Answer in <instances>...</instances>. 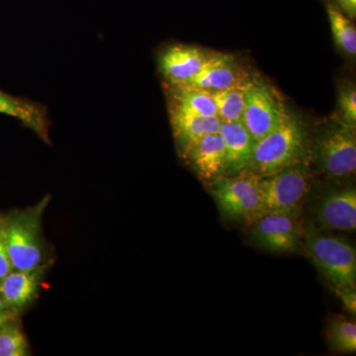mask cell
Returning a JSON list of instances; mask_svg holds the SVG:
<instances>
[{
  "instance_id": "obj_11",
  "label": "cell",
  "mask_w": 356,
  "mask_h": 356,
  "mask_svg": "<svg viewBox=\"0 0 356 356\" xmlns=\"http://www.w3.org/2000/svg\"><path fill=\"white\" fill-rule=\"evenodd\" d=\"M318 229L355 232L356 229V191L355 187L330 192L320 200L316 209Z\"/></svg>"
},
{
  "instance_id": "obj_8",
  "label": "cell",
  "mask_w": 356,
  "mask_h": 356,
  "mask_svg": "<svg viewBox=\"0 0 356 356\" xmlns=\"http://www.w3.org/2000/svg\"><path fill=\"white\" fill-rule=\"evenodd\" d=\"M250 225L252 242L267 252L294 254L303 247V235L297 216L268 213Z\"/></svg>"
},
{
  "instance_id": "obj_7",
  "label": "cell",
  "mask_w": 356,
  "mask_h": 356,
  "mask_svg": "<svg viewBox=\"0 0 356 356\" xmlns=\"http://www.w3.org/2000/svg\"><path fill=\"white\" fill-rule=\"evenodd\" d=\"M287 112L273 88L257 77L250 79L242 123L255 142L277 127Z\"/></svg>"
},
{
  "instance_id": "obj_23",
  "label": "cell",
  "mask_w": 356,
  "mask_h": 356,
  "mask_svg": "<svg viewBox=\"0 0 356 356\" xmlns=\"http://www.w3.org/2000/svg\"><path fill=\"white\" fill-rule=\"evenodd\" d=\"M13 270L7 248L4 214H0V281Z\"/></svg>"
},
{
  "instance_id": "obj_21",
  "label": "cell",
  "mask_w": 356,
  "mask_h": 356,
  "mask_svg": "<svg viewBox=\"0 0 356 356\" xmlns=\"http://www.w3.org/2000/svg\"><path fill=\"white\" fill-rule=\"evenodd\" d=\"M29 343L18 317L7 318L0 325V356L31 355Z\"/></svg>"
},
{
  "instance_id": "obj_6",
  "label": "cell",
  "mask_w": 356,
  "mask_h": 356,
  "mask_svg": "<svg viewBox=\"0 0 356 356\" xmlns=\"http://www.w3.org/2000/svg\"><path fill=\"white\" fill-rule=\"evenodd\" d=\"M315 158L329 177L341 179L356 170L355 128L334 119L321 129L316 138Z\"/></svg>"
},
{
  "instance_id": "obj_26",
  "label": "cell",
  "mask_w": 356,
  "mask_h": 356,
  "mask_svg": "<svg viewBox=\"0 0 356 356\" xmlns=\"http://www.w3.org/2000/svg\"><path fill=\"white\" fill-rule=\"evenodd\" d=\"M16 317V316L13 315V314L9 312L8 309L6 304H4L3 300H2L1 296H0V325L6 321L7 318Z\"/></svg>"
},
{
  "instance_id": "obj_22",
  "label": "cell",
  "mask_w": 356,
  "mask_h": 356,
  "mask_svg": "<svg viewBox=\"0 0 356 356\" xmlns=\"http://www.w3.org/2000/svg\"><path fill=\"white\" fill-rule=\"evenodd\" d=\"M339 116L344 123L355 128L356 126V90L355 84L344 86L339 95Z\"/></svg>"
},
{
  "instance_id": "obj_12",
  "label": "cell",
  "mask_w": 356,
  "mask_h": 356,
  "mask_svg": "<svg viewBox=\"0 0 356 356\" xmlns=\"http://www.w3.org/2000/svg\"><path fill=\"white\" fill-rule=\"evenodd\" d=\"M184 158L202 181L212 184L227 172L224 140L220 133L210 134L198 140Z\"/></svg>"
},
{
  "instance_id": "obj_5",
  "label": "cell",
  "mask_w": 356,
  "mask_h": 356,
  "mask_svg": "<svg viewBox=\"0 0 356 356\" xmlns=\"http://www.w3.org/2000/svg\"><path fill=\"white\" fill-rule=\"evenodd\" d=\"M312 184V175L307 163H298L280 172L262 177L261 214L297 216Z\"/></svg>"
},
{
  "instance_id": "obj_20",
  "label": "cell",
  "mask_w": 356,
  "mask_h": 356,
  "mask_svg": "<svg viewBox=\"0 0 356 356\" xmlns=\"http://www.w3.org/2000/svg\"><path fill=\"white\" fill-rule=\"evenodd\" d=\"M325 6L337 47L348 55L355 56L356 29L353 19L348 17L332 0H325Z\"/></svg>"
},
{
  "instance_id": "obj_25",
  "label": "cell",
  "mask_w": 356,
  "mask_h": 356,
  "mask_svg": "<svg viewBox=\"0 0 356 356\" xmlns=\"http://www.w3.org/2000/svg\"><path fill=\"white\" fill-rule=\"evenodd\" d=\"M350 19L356 17V0H332Z\"/></svg>"
},
{
  "instance_id": "obj_10",
  "label": "cell",
  "mask_w": 356,
  "mask_h": 356,
  "mask_svg": "<svg viewBox=\"0 0 356 356\" xmlns=\"http://www.w3.org/2000/svg\"><path fill=\"white\" fill-rule=\"evenodd\" d=\"M209 55L196 47L172 44L159 54V72L168 86H186L197 76Z\"/></svg>"
},
{
  "instance_id": "obj_14",
  "label": "cell",
  "mask_w": 356,
  "mask_h": 356,
  "mask_svg": "<svg viewBox=\"0 0 356 356\" xmlns=\"http://www.w3.org/2000/svg\"><path fill=\"white\" fill-rule=\"evenodd\" d=\"M248 79L234 57L225 54H210L202 69L188 86L215 92L231 88Z\"/></svg>"
},
{
  "instance_id": "obj_1",
  "label": "cell",
  "mask_w": 356,
  "mask_h": 356,
  "mask_svg": "<svg viewBox=\"0 0 356 356\" xmlns=\"http://www.w3.org/2000/svg\"><path fill=\"white\" fill-rule=\"evenodd\" d=\"M51 196L25 209L4 215V229L11 264L15 270L53 264L50 243L43 233V216Z\"/></svg>"
},
{
  "instance_id": "obj_13",
  "label": "cell",
  "mask_w": 356,
  "mask_h": 356,
  "mask_svg": "<svg viewBox=\"0 0 356 356\" xmlns=\"http://www.w3.org/2000/svg\"><path fill=\"white\" fill-rule=\"evenodd\" d=\"M170 119L178 151L184 156L199 140L219 132L222 123L218 116H200L172 107H170Z\"/></svg>"
},
{
  "instance_id": "obj_15",
  "label": "cell",
  "mask_w": 356,
  "mask_h": 356,
  "mask_svg": "<svg viewBox=\"0 0 356 356\" xmlns=\"http://www.w3.org/2000/svg\"><path fill=\"white\" fill-rule=\"evenodd\" d=\"M0 114L18 119L44 142L50 144V119L46 107L40 103L9 95L0 88Z\"/></svg>"
},
{
  "instance_id": "obj_9",
  "label": "cell",
  "mask_w": 356,
  "mask_h": 356,
  "mask_svg": "<svg viewBox=\"0 0 356 356\" xmlns=\"http://www.w3.org/2000/svg\"><path fill=\"white\" fill-rule=\"evenodd\" d=\"M53 264L15 270L0 281V296L13 315L19 317L38 296L46 274Z\"/></svg>"
},
{
  "instance_id": "obj_24",
  "label": "cell",
  "mask_w": 356,
  "mask_h": 356,
  "mask_svg": "<svg viewBox=\"0 0 356 356\" xmlns=\"http://www.w3.org/2000/svg\"><path fill=\"white\" fill-rule=\"evenodd\" d=\"M332 291L343 304L351 318L356 316V288L331 287Z\"/></svg>"
},
{
  "instance_id": "obj_4",
  "label": "cell",
  "mask_w": 356,
  "mask_h": 356,
  "mask_svg": "<svg viewBox=\"0 0 356 356\" xmlns=\"http://www.w3.org/2000/svg\"><path fill=\"white\" fill-rule=\"evenodd\" d=\"M261 177L250 170L222 177L211 184V194L227 219L252 224L261 214Z\"/></svg>"
},
{
  "instance_id": "obj_17",
  "label": "cell",
  "mask_w": 356,
  "mask_h": 356,
  "mask_svg": "<svg viewBox=\"0 0 356 356\" xmlns=\"http://www.w3.org/2000/svg\"><path fill=\"white\" fill-rule=\"evenodd\" d=\"M170 107L200 115L217 116L216 104L212 92L193 86H168Z\"/></svg>"
},
{
  "instance_id": "obj_18",
  "label": "cell",
  "mask_w": 356,
  "mask_h": 356,
  "mask_svg": "<svg viewBox=\"0 0 356 356\" xmlns=\"http://www.w3.org/2000/svg\"><path fill=\"white\" fill-rule=\"evenodd\" d=\"M250 77L236 86L212 92L217 116L222 122H242Z\"/></svg>"
},
{
  "instance_id": "obj_3",
  "label": "cell",
  "mask_w": 356,
  "mask_h": 356,
  "mask_svg": "<svg viewBox=\"0 0 356 356\" xmlns=\"http://www.w3.org/2000/svg\"><path fill=\"white\" fill-rule=\"evenodd\" d=\"M303 245L330 287L356 288V250L343 236L311 231Z\"/></svg>"
},
{
  "instance_id": "obj_2",
  "label": "cell",
  "mask_w": 356,
  "mask_h": 356,
  "mask_svg": "<svg viewBox=\"0 0 356 356\" xmlns=\"http://www.w3.org/2000/svg\"><path fill=\"white\" fill-rule=\"evenodd\" d=\"M305 128L289 111L270 133L254 143L248 170L266 177L289 166L305 163L308 156Z\"/></svg>"
},
{
  "instance_id": "obj_19",
  "label": "cell",
  "mask_w": 356,
  "mask_h": 356,
  "mask_svg": "<svg viewBox=\"0 0 356 356\" xmlns=\"http://www.w3.org/2000/svg\"><path fill=\"white\" fill-rule=\"evenodd\" d=\"M330 348L337 353H355L356 324L353 318L343 315L334 316L325 331Z\"/></svg>"
},
{
  "instance_id": "obj_16",
  "label": "cell",
  "mask_w": 356,
  "mask_h": 356,
  "mask_svg": "<svg viewBox=\"0 0 356 356\" xmlns=\"http://www.w3.org/2000/svg\"><path fill=\"white\" fill-rule=\"evenodd\" d=\"M227 156V173L248 170L255 140L242 122H222L219 130Z\"/></svg>"
}]
</instances>
